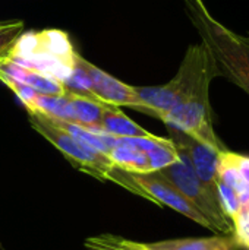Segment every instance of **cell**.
I'll use <instances>...</instances> for the list:
<instances>
[{"label":"cell","mask_w":249,"mask_h":250,"mask_svg":"<svg viewBox=\"0 0 249 250\" xmlns=\"http://www.w3.org/2000/svg\"><path fill=\"white\" fill-rule=\"evenodd\" d=\"M217 76L220 73L208 48L203 42L192 44L188 47L172 81L157 86H134L141 104L139 111L161 119L194 94L210 89L211 81Z\"/></svg>","instance_id":"6da1fadb"},{"label":"cell","mask_w":249,"mask_h":250,"mask_svg":"<svg viewBox=\"0 0 249 250\" xmlns=\"http://www.w3.org/2000/svg\"><path fill=\"white\" fill-rule=\"evenodd\" d=\"M186 15L211 53L219 73L249 95V35H242L219 22L203 0H183Z\"/></svg>","instance_id":"7a4b0ae2"},{"label":"cell","mask_w":249,"mask_h":250,"mask_svg":"<svg viewBox=\"0 0 249 250\" xmlns=\"http://www.w3.org/2000/svg\"><path fill=\"white\" fill-rule=\"evenodd\" d=\"M76 56L78 53L65 31L44 29L22 32L4 60L53 76L63 83L73 70Z\"/></svg>","instance_id":"3957f363"},{"label":"cell","mask_w":249,"mask_h":250,"mask_svg":"<svg viewBox=\"0 0 249 250\" xmlns=\"http://www.w3.org/2000/svg\"><path fill=\"white\" fill-rule=\"evenodd\" d=\"M217 189L235 240L241 249L249 250V155L229 149L219 154Z\"/></svg>","instance_id":"277c9868"},{"label":"cell","mask_w":249,"mask_h":250,"mask_svg":"<svg viewBox=\"0 0 249 250\" xmlns=\"http://www.w3.org/2000/svg\"><path fill=\"white\" fill-rule=\"evenodd\" d=\"M32 129L45 138L54 148H57L66 160H69L78 170L104 182L114 164L109 155L73 138L63 129L53 125L45 116L38 113H28Z\"/></svg>","instance_id":"5b68a950"},{"label":"cell","mask_w":249,"mask_h":250,"mask_svg":"<svg viewBox=\"0 0 249 250\" xmlns=\"http://www.w3.org/2000/svg\"><path fill=\"white\" fill-rule=\"evenodd\" d=\"M178 152H179L178 163L156 173H158L173 188H176L182 193V196L208 220V223L214 229V233L233 236V227L229 218L225 215L223 209L211 201L207 190L198 180L185 152H182L181 149H178Z\"/></svg>","instance_id":"8992f818"},{"label":"cell","mask_w":249,"mask_h":250,"mask_svg":"<svg viewBox=\"0 0 249 250\" xmlns=\"http://www.w3.org/2000/svg\"><path fill=\"white\" fill-rule=\"evenodd\" d=\"M167 130L170 133V141L175 144L178 149L185 152L188 157L198 180L207 190L211 201L222 208L220 205V196L217 189V166H219V151L198 142L192 136L167 126Z\"/></svg>","instance_id":"52a82bcc"},{"label":"cell","mask_w":249,"mask_h":250,"mask_svg":"<svg viewBox=\"0 0 249 250\" xmlns=\"http://www.w3.org/2000/svg\"><path fill=\"white\" fill-rule=\"evenodd\" d=\"M131 174H132L134 182L139 188L144 199L151 201L157 205L169 207V208L175 209L176 212L182 214L183 217L192 220L194 223L214 231V229L208 223V220L195 207H192L182 196V193L176 188H173L167 180H164L158 173H147V174L131 173Z\"/></svg>","instance_id":"ba28073f"},{"label":"cell","mask_w":249,"mask_h":250,"mask_svg":"<svg viewBox=\"0 0 249 250\" xmlns=\"http://www.w3.org/2000/svg\"><path fill=\"white\" fill-rule=\"evenodd\" d=\"M79 63L88 78L90 94L94 100L106 105H113V107L125 105L139 111L141 104L134 86L109 75L98 66L85 60L81 54H79Z\"/></svg>","instance_id":"9c48e42d"},{"label":"cell","mask_w":249,"mask_h":250,"mask_svg":"<svg viewBox=\"0 0 249 250\" xmlns=\"http://www.w3.org/2000/svg\"><path fill=\"white\" fill-rule=\"evenodd\" d=\"M107 240L122 250H241V246L230 237H201V239H173L163 242H134L129 239H123L113 234H106Z\"/></svg>","instance_id":"30bf717a"},{"label":"cell","mask_w":249,"mask_h":250,"mask_svg":"<svg viewBox=\"0 0 249 250\" xmlns=\"http://www.w3.org/2000/svg\"><path fill=\"white\" fill-rule=\"evenodd\" d=\"M0 73H4L25 83L26 86L32 88L35 92L43 94V95H65L66 94L65 85L60 81L54 79L53 76H48L41 72L13 63L10 60L0 62Z\"/></svg>","instance_id":"8fae6325"},{"label":"cell","mask_w":249,"mask_h":250,"mask_svg":"<svg viewBox=\"0 0 249 250\" xmlns=\"http://www.w3.org/2000/svg\"><path fill=\"white\" fill-rule=\"evenodd\" d=\"M100 130L114 138H141L151 135L132 119H129L119 107L106 105L100 120Z\"/></svg>","instance_id":"7c38bea8"},{"label":"cell","mask_w":249,"mask_h":250,"mask_svg":"<svg viewBox=\"0 0 249 250\" xmlns=\"http://www.w3.org/2000/svg\"><path fill=\"white\" fill-rule=\"evenodd\" d=\"M109 158L113 161V164L116 167L126 170L129 173H138V174L151 173L148 155L145 152L138 151L136 148L128 145L120 138H116L114 146L109 152Z\"/></svg>","instance_id":"4fadbf2b"},{"label":"cell","mask_w":249,"mask_h":250,"mask_svg":"<svg viewBox=\"0 0 249 250\" xmlns=\"http://www.w3.org/2000/svg\"><path fill=\"white\" fill-rule=\"evenodd\" d=\"M72 108H73V117L76 125L88 127V129H100V120H101V114L103 110L106 107V104L87 98V97H81V95H75L70 92H66Z\"/></svg>","instance_id":"5bb4252c"},{"label":"cell","mask_w":249,"mask_h":250,"mask_svg":"<svg viewBox=\"0 0 249 250\" xmlns=\"http://www.w3.org/2000/svg\"><path fill=\"white\" fill-rule=\"evenodd\" d=\"M22 21H4L0 22V62L6 59L7 53L13 47L15 41L23 32Z\"/></svg>","instance_id":"9a60e30c"}]
</instances>
